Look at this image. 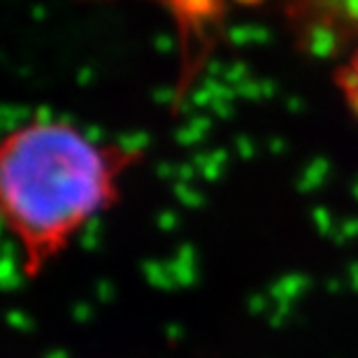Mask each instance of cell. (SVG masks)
Listing matches in <instances>:
<instances>
[{
  "label": "cell",
  "instance_id": "1",
  "mask_svg": "<svg viewBox=\"0 0 358 358\" xmlns=\"http://www.w3.org/2000/svg\"><path fill=\"white\" fill-rule=\"evenodd\" d=\"M145 147L103 140L61 114L38 112L0 135V228L35 282L121 200Z\"/></svg>",
  "mask_w": 358,
  "mask_h": 358
},
{
  "label": "cell",
  "instance_id": "2",
  "mask_svg": "<svg viewBox=\"0 0 358 358\" xmlns=\"http://www.w3.org/2000/svg\"><path fill=\"white\" fill-rule=\"evenodd\" d=\"M335 87L345 100L347 110L358 119V45L335 70Z\"/></svg>",
  "mask_w": 358,
  "mask_h": 358
}]
</instances>
